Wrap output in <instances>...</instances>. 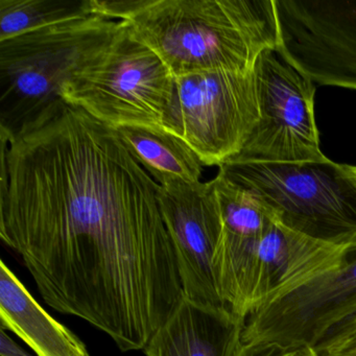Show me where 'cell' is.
<instances>
[{"label": "cell", "instance_id": "7c38bea8", "mask_svg": "<svg viewBox=\"0 0 356 356\" xmlns=\"http://www.w3.org/2000/svg\"><path fill=\"white\" fill-rule=\"evenodd\" d=\"M243 325L228 308L184 297L143 350L147 356H229Z\"/></svg>", "mask_w": 356, "mask_h": 356}, {"label": "cell", "instance_id": "ba28073f", "mask_svg": "<svg viewBox=\"0 0 356 356\" xmlns=\"http://www.w3.org/2000/svg\"><path fill=\"white\" fill-rule=\"evenodd\" d=\"M279 55L314 83L356 90V0H275Z\"/></svg>", "mask_w": 356, "mask_h": 356}, {"label": "cell", "instance_id": "5bb4252c", "mask_svg": "<svg viewBox=\"0 0 356 356\" xmlns=\"http://www.w3.org/2000/svg\"><path fill=\"white\" fill-rule=\"evenodd\" d=\"M137 161L160 185L201 182L203 163L176 135L141 128L115 129Z\"/></svg>", "mask_w": 356, "mask_h": 356}, {"label": "cell", "instance_id": "52a82bcc", "mask_svg": "<svg viewBox=\"0 0 356 356\" xmlns=\"http://www.w3.org/2000/svg\"><path fill=\"white\" fill-rule=\"evenodd\" d=\"M259 120L241 153L228 162L293 163L323 161L314 114V83L277 49L254 66Z\"/></svg>", "mask_w": 356, "mask_h": 356}, {"label": "cell", "instance_id": "9a60e30c", "mask_svg": "<svg viewBox=\"0 0 356 356\" xmlns=\"http://www.w3.org/2000/svg\"><path fill=\"white\" fill-rule=\"evenodd\" d=\"M92 14L91 0H0V41Z\"/></svg>", "mask_w": 356, "mask_h": 356}, {"label": "cell", "instance_id": "d6986e66", "mask_svg": "<svg viewBox=\"0 0 356 356\" xmlns=\"http://www.w3.org/2000/svg\"><path fill=\"white\" fill-rule=\"evenodd\" d=\"M356 330V314H354L351 318L346 320L345 322L341 323L337 325L335 328H333L328 334L325 337V339H333V337H341V335L348 334V333L353 332Z\"/></svg>", "mask_w": 356, "mask_h": 356}, {"label": "cell", "instance_id": "e0dca14e", "mask_svg": "<svg viewBox=\"0 0 356 356\" xmlns=\"http://www.w3.org/2000/svg\"><path fill=\"white\" fill-rule=\"evenodd\" d=\"M318 356H356V330L326 339L314 347Z\"/></svg>", "mask_w": 356, "mask_h": 356}, {"label": "cell", "instance_id": "2e32d148", "mask_svg": "<svg viewBox=\"0 0 356 356\" xmlns=\"http://www.w3.org/2000/svg\"><path fill=\"white\" fill-rule=\"evenodd\" d=\"M237 335L229 356H318L312 347H286L270 341H251Z\"/></svg>", "mask_w": 356, "mask_h": 356}, {"label": "cell", "instance_id": "7a4b0ae2", "mask_svg": "<svg viewBox=\"0 0 356 356\" xmlns=\"http://www.w3.org/2000/svg\"><path fill=\"white\" fill-rule=\"evenodd\" d=\"M91 11L126 22L175 78L250 72L278 47L275 0H91Z\"/></svg>", "mask_w": 356, "mask_h": 356}, {"label": "cell", "instance_id": "ffe728a7", "mask_svg": "<svg viewBox=\"0 0 356 356\" xmlns=\"http://www.w3.org/2000/svg\"><path fill=\"white\" fill-rule=\"evenodd\" d=\"M352 170H353L354 175L356 177V166H351Z\"/></svg>", "mask_w": 356, "mask_h": 356}, {"label": "cell", "instance_id": "30bf717a", "mask_svg": "<svg viewBox=\"0 0 356 356\" xmlns=\"http://www.w3.org/2000/svg\"><path fill=\"white\" fill-rule=\"evenodd\" d=\"M158 199L176 251L184 297L202 305L228 308L214 272L222 222L213 180L160 186Z\"/></svg>", "mask_w": 356, "mask_h": 356}, {"label": "cell", "instance_id": "5b68a950", "mask_svg": "<svg viewBox=\"0 0 356 356\" xmlns=\"http://www.w3.org/2000/svg\"><path fill=\"white\" fill-rule=\"evenodd\" d=\"M60 97L114 129L172 134L176 78L126 22L107 49L70 76Z\"/></svg>", "mask_w": 356, "mask_h": 356}, {"label": "cell", "instance_id": "ac0fdd59", "mask_svg": "<svg viewBox=\"0 0 356 356\" xmlns=\"http://www.w3.org/2000/svg\"><path fill=\"white\" fill-rule=\"evenodd\" d=\"M0 354L1 356H31L14 341L3 329H1L0 333Z\"/></svg>", "mask_w": 356, "mask_h": 356}, {"label": "cell", "instance_id": "277c9868", "mask_svg": "<svg viewBox=\"0 0 356 356\" xmlns=\"http://www.w3.org/2000/svg\"><path fill=\"white\" fill-rule=\"evenodd\" d=\"M218 175L255 197L291 230L328 245H356V177L351 166L323 161L226 162Z\"/></svg>", "mask_w": 356, "mask_h": 356}, {"label": "cell", "instance_id": "4fadbf2b", "mask_svg": "<svg viewBox=\"0 0 356 356\" xmlns=\"http://www.w3.org/2000/svg\"><path fill=\"white\" fill-rule=\"evenodd\" d=\"M0 320L37 356H90L84 343L54 318L3 260L0 262Z\"/></svg>", "mask_w": 356, "mask_h": 356}, {"label": "cell", "instance_id": "9c48e42d", "mask_svg": "<svg viewBox=\"0 0 356 356\" xmlns=\"http://www.w3.org/2000/svg\"><path fill=\"white\" fill-rule=\"evenodd\" d=\"M356 314V245L337 268L268 304L245 320L243 339L314 348Z\"/></svg>", "mask_w": 356, "mask_h": 356}, {"label": "cell", "instance_id": "3957f363", "mask_svg": "<svg viewBox=\"0 0 356 356\" xmlns=\"http://www.w3.org/2000/svg\"><path fill=\"white\" fill-rule=\"evenodd\" d=\"M124 26L92 14L0 41V132L14 134L59 101L70 76L107 49Z\"/></svg>", "mask_w": 356, "mask_h": 356}, {"label": "cell", "instance_id": "8fae6325", "mask_svg": "<svg viewBox=\"0 0 356 356\" xmlns=\"http://www.w3.org/2000/svg\"><path fill=\"white\" fill-rule=\"evenodd\" d=\"M222 229L214 255L218 293L245 323L257 312L258 251L274 218L250 193L229 182L216 185Z\"/></svg>", "mask_w": 356, "mask_h": 356}, {"label": "cell", "instance_id": "8992f818", "mask_svg": "<svg viewBox=\"0 0 356 356\" xmlns=\"http://www.w3.org/2000/svg\"><path fill=\"white\" fill-rule=\"evenodd\" d=\"M259 120L254 70L197 72L176 78L172 133L204 166L236 157Z\"/></svg>", "mask_w": 356, "mask_h": 356}, {"label": "cell", "instance_id": "6da1fadb", "mask_svg": "<svg viewBox=\"0 0 356 356\" xmlns=\"http://www.w3.org/2000/svg\"><path fill=\"white\" fill-rule=\"evenodd\" d=\"M160 185L115 129L60 99L1 133L0 238L51 307L145 349L184 298Z\"/></svg>", "mask_w": 356, "mask_h": 356}]
</instances>
